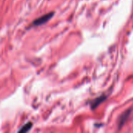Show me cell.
<instances>
[{
	"label": "cell",
	"mask_w": 133,
	"mask_h": 133,
	"mask_svg": "<svg viewBox=\"0 0 133 133\" xmlns=\"http://www.w3.org/2000/svg\"><path fill=\"white\" fill-rule=\"evenodd\" d=\"M107 99V96L105 95H101V97H97V99H95L92 103H91V108L94 110L96 108H97L101 104H102L105 100Z\"/></svg>",
	"instance_id": "cell-3"
},
{
	"label": "cell",
	"mask_w": 133,
	"mask_h": 133,
	"mask_svg": "<svg viewBox=\"0 0 133 133\" xmlns=\"http://www.w3.org/2000/svg\"><path fill=\"white\" fill-rule=\"evenodd\" d=\"M54 16V12H51L48 13H46L43 16H41V17L36 19L33 23H32V26H41L44 23H46L50 19L52 18V16Z\"/></svg>",
	"instance_id": "cell-1"
},
{
	"label": "cell",
	"mask_w": 133,
	"mask_h": 133,
	"mask_svg": "<svg viewBox=\"0 0 133 133\" xmlns=\"http://www.w3.org/2000/svg\"><path fill=\"white\" fill-rule=\"evenodd\" d=\"M131 111H132V109H129V110H127L126 111H125L120 117L119 120H118V129H120L121 128H122V126L125 124V122L128 121V118H129L130 116V114H131Z\"/></svg>",
	"instance_id": "cell-2"
},
{
	"label": "cell",
	"mask_w": 133,
	"mask_h": 133,
	"mask_svg": "<svg viewBox=\"0 0 133 133\" xmlns=\"http://www.w3.org/2000/svg\"><path fill=\"white\" fill-rule=\"evenodd\" d=\"M32 125H33L32 122H28L26 125H24L23 127H21V129L18 132H28L32 128Z\"/></svg>",
	"instance_id": "cell-4"
}]
</instances>
